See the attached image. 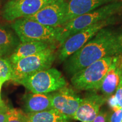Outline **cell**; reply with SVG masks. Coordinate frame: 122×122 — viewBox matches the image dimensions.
<instances>
[{
  "mask_svg": "<svg viewBox=\"0 0 122 122\" xmlns=\"http://www.w3.org/2000/svg\"><path fill=\"white\" fill-rule=\"evenodd\" d=\"M110 122H122V108L110 114Z\"/></svg>",
  "mask_w": 122,
  "mask_h": 122,
  "instance_id": "603a6c76",
  "label": "cell"
},
{
  "mask_svg": "<svg viewBox=\"0 0 122 122\" xmlns=\"http://www.w3.org/2000/svg\"><path fill=\"white\" fill-rule=\"evenodd\" d=\"M23 103L24 111L28 114L53 109L51 94H28L23 98Z\"/></svg>",
  "mask_w": 122,
  "mask_h": 122,
  "instance_id": "5bb4252c",
  "label": "cell"
},
{
  "mask_svg": "<svg viewBox=\"0 0 122 122\" xmlns=\"http://www.w3.org/2000/svg\"><path fill=\"white\" fill-rule=\"evenodd\" d=\"M53 109L72 118L78 109L82 98L72 88L65 86L51 93Z\"/></svg>",
  "mask_w": 122,
  "mask_h": 122,
  "instance_id": "30bf717a",
  "label": "cell"
},
{
  "mask_svg": "<svg viewBox=\"0 0 122 122\" xmlns=\"http://www.w3.org/2000/svg\"><path fill=\"white\" fill-rule=\"evenodd\" d=\"M115 95L116 97H117L119 104L120 106L121 107V108H122V76L121 79H120L118 88L116 90Z\"/></svg>",
  "mask_w": 122,
  "mask_h": 122,
  "instance_id": "cb8c5ba5",
  "label": "cell"
},
{
  "mask_svg": "<svg viewBox=\"0 0 122 122\" xmlns=\"http://www.w3.org/2000/svg\"><path fill=\"white\" fill-rule=\"evenodd\" d=\"M106 100L104 96L99 95L94 92L87 94L82 99L73 119L81 122H92Z\"/></svg>",
  "mask_w": 122,
  "mask_h": 122,
  "instance_id": "8fae6325",
  "label": "cell"
},
{
  "mask_svg": "<svg viewBox=\"0 0 122 122\" xmlns=\"http://www.w3.org/2000/svg\"><path fill=\"white\" fill-rule=\"evenodd\" d=\"M67 1H68V0H67Z\"/></svg>",
  "mask_w": 122,
  "mask_h": 122,
  "instance_id": "83f0119b",
  "label": "cell"
},
{
  "mask_svg": "<svg viewBox=\"0 0 122 122\" xmlns=\"http://www.w3.org/2000/svg\"><path fill=\"white\" fill-rule=\"evenodd\" d=\"M6 80L5 79H2V78H0V102L2 101L1 100V88H2V86L5 82L6 81Z\"/></svg>",
  "mask_w": 122,
  "mask_h": 122,
  "instance_id": "484cf974",
  "label": "cell"
},
{
  "mask_svg": "<svg viewBox=\"0 0 122 122\" xmlns=\"http://www.w3.org/2000/svg\"><path fill=\"white\" fill-rule=\"evenodd\" d=\"M20 44V40L16 33L5 27L0 26V46L9 50L15 49Z\"/></svg>",
  "mask_w": 122,
  "mask_h": 122,
  "instance_id": "e0dca14e",
  "label": "cell"
},
{
  "mask_svg": "<svg viewBox=\"0 0 122 122\" xmlns=\"http://www.w3.org/2000/svg\"><path fill=\"white\" fill-rule=\"evenodd\" d=\"M11 27L22 42L38 41L55 45L60 33V27H49L27 18L15 20Z\"/></svg>",
  "mask_w": 122,
  "mask_h": 122,
  "instance_id": "3957f363",
  "label": "cell"
},
{
  "mask_svg": "<svg viewBox=\"0 0 122 122\" xmlns=\"http://www.w3.org/2000/svg\"><path fill=\"white\" fill-rule=\"evenodd\" d=\"M122 76V53H120L113 57L112 62L99 88L107 98L115 93Z\"/></svg>",
  "mask_w": 122,
  "mask_h": 122,
  "instance_id": "7c38bea8",
  "label": "cell"
},
{
  "mask_svg": "<svg viewBox=\"0 0 122 122\" xmlns=\"http://www.w3.org/2000/svg\"><path fill=\"white\" fill-rule=\"evenodd\" d=\"M67 9V0H56L34 15L25 18L49 27H61L65 23Z\"/></svg>",
  "mask_w": 122,
  "mask_h": 122,
  "instance_id": "9c48e42d",
  "label": "cell"
},
{
  "mask_svg": "<svg viewBox=\"0 0 122 122\" xmlns=\"http://www.w3.org/2000/svg\"><path fill=\"white\" fill-rule=\"evenodd\" d=\"M112 58L113 57L103 58L75 74L71 79L74 87L81 91L98 90Z\"/></svg>",
  "mask_w": 122,
  "mask_h": 122,
  "instance_id": "8992f818",
  "label": "cell"
},
{
  "mask_svg": "<svg viewBox=\"0 0 122 122\" xmlns=\"http://www.w3.org/2000/svg\"><path fill=\"white\" fill-rule=\"evenodd\" d=\"M119 1H122V0H68L65 23L105 5Z\"/></svg>",
  "mask_w": 122,
  "mask_h": 122,
  "instance_id": "4fadbf2b",
  "label": "cell"
},
{
  "mask_svg": "<svg viewBox=\"0 0 122 122\" xmlns=\"http://www.w3.org/2000/svg\"><path fill=\"white\" fill-rule=\"evenodd\" d=\"M107 103L110 108L113 111H118L119 109H122L121 107L119 104L115 94H112V95L110 96L107 98Z\"/></svg>",
  "mask_w": 122,
  "mask_h": 122,
  "instance_id": "44dd1931",
  "label": "cell"
},
{
  "mask_svg": "<svg viewBox=\"0 0 122 122\" xmlns=\"http://www.w3.org/2000/svg\"><path fill=\"white\" fill-rule=\"evenodd\" d=\"M122 10V1L105 5L74 18L60 27L57 42L60 46L70 37L80 30L106 20Z\"/></svg>",
  "mask_w": 122,
  "mask_h": 122,
  "instance_id": "7a4b0ae2",
  "label": "cell"
},
{
  "mask_svg": "<svg viewBox=\"0 0 122 122\" xmlns=\"http://www.w3.org/2000/svg\"><path fill=\"white\" fill-rule=\"evenodd\" d=\"M0 7H1V2H0Z\"/></svg>",
  "mask_w": 122,
  "mask_h": 122,
  "instance_id": "4316f807",
  "label": "cell"
},
{
  "mask_svg": "<svg viewBox=\"0 0 122 122\" xmlns=\"http://www.w3.org/2000/svg\"><path fill=\"white\" fill-rule=\"evenodd\" d=\"M29 122H70V118L52 109L28 114Z\"/></svg>",
  "mask_w": 122,
  "mask_h": 122,
  "instance_id": "2e32d148",
  "label": "cell"
},
{
  "mask_svg": "<svg viewBox=\"0 0 122 122\" xmlns=\"http://www.w3.org/2000/svg\"><path fill=\"white\" fill-rule=\"evenodd\" d=\"M56 58V46L53 45L37 54L21 59L12 65L11 80L18 83L30 75L50 68Z\"/></svg>",
  "mask_w": 122,
  "mask_h": 122,
  "instance_id": "277c9868",
  "label": "cell"
},
{
  "mask_svg": "<svg viewBox=\"0 0 122 122\" xmlns=\"http://www.w3.org/2000/svg\"><path fill=\"white\" fill-rule=\"evenodd\" d=\"M115 22V16H111L70 36L60 46L58 53V59L61 62H64L70 56L82 48L88 41L92 39L99 30Z\"/></svg>",
  "mask_w": 122,
  "mask_h": 122,
  "instance_id": "52a82bcc",
  "label": "cell"
},
{
  "mask_svg": "<svg viewBox=\"0 0 122 122\" xmlns=\"http://www.w3.org/2000/svg\"><path fill=\"white\" fill-rule=\"evenodd\" d=\"M9 50L7 49L6 48L0 46V58H1V57H2V56H4V55L6 53L8 52Z\"/></svg>",
  "mask_w": 122,
  "mask_h": 122,
  "instance_id": "d4e9b609",
  "label": "cell"
},
{
  "mask_svg": "<svg viewBox=\"0 0 122 122\" xmlns=\"http://www.w3.org/2000/svg\"><path fill=\"white\" fill-rule=\"evenodd\" d=\"M18 83L23 85L33 93H49L67 85L62 73L54 68L30 75Z\"/></svg>",
  "mask_w": 122,
  "mask_h": 122,
  "instance_id": "5b68a950",
  "label": "cell"
},
{
  "mask_svg": "<svg viewBox=\"0 0 122 122\" xmlns=\"http://www.w3.org/2000/svg\"><path fill=\"white\" fill-rule=\"evenodd\" d=\"M53 45L44 42H28L20 43L10 56L9 61L14 64L24 58L28 57L40 52Z\"/></svg>",
  "mask_w": 122,
  "mask_h": 122,
  "instance_id": "9a60e30c",
  "label": "cell"
},
{
  "mask_svg": "<svg viewBox=\"0 0 122 122\" xmlns=\"http://www.w3.org/2000/svg\"><path fill=\"white\" fill-rule=\"evenodd\" d=\"M9 110L8 106L4 102H0V122H6L7 117V111Z\"/></svg>",
  "mask_w": 122,
  "mask_h": 122,
  "instance_id": "7402d4cb",
  "label": "cell"
},
{
  "mask_svg": "<svg viewBox=\"0 0 122 122\" xmlns=\"http://www.w3.org/2000/svg\"><path fill=\"white\" fill-rule=\"evenodd\" d=\"M110 114L108 111L101 110L92 122H110Z\"/></svg>",
  "mask_w": 122,
  "mask_h": 122,
  "instance_id": "ffe728a7",
  "label": "cell"
},
{
  "mask_svg": "<svg viewBox=\"0 0 122 122\" xmlns=\"http://www.w3.org/2000/svg\"><path fill=\"white\" fill-rule=\"evenodd\" d=\"M6 122H29L28 114L18 109H9Z\"/></svg>",
  "mask_w": 122,
  "mask_h": 122,
  "instance_id": "ac0fdd59",
  "label": "cell"
},
{
  "mask_svg": "<svg viewBox=\"0 0 122 122\" xmlns=\"http://www.w3.org/2000/svg\"><path fill=\"white\" fill-rule=\"evenodd\" d=\"M122 53V33L103 28L64 61L66 72L72 76L96 61Z\"/></svg>",
  "mask_w": 122,
  "mask_h": 122,
  "instance_id": "6da1fadb",
  "label": "cell"
},
{
  "mask_svg": "<svg viewBox=\"0 0 122 122\" xmlns=\"http://www.w3.org/2000/svg\"><path fill=\"white\" fill-rule=\"evenodd\" d=\"M12 64L9 59L0 58V78L6 79L7 81L11 79Z\"/></svg>",
  "mask_w": 122,
  "mask_h": 122,
  "instance_id": "d6986e66",
  "label": "cell"
},
{
  "mask_svg": "<svg viewBox=\"0 0 122 122\" xmlns=\"http://www.w3.org/2000/svg\"><path fill=\"white\" fill-rule=\"evenodd\" d=\"M56 0H9L3 7L2 18L13 22L21 18L34 15Z\"/></svg>",
  "mask_w": 122,
  "mask_h": 122,
  "instance_id": "ba28073f",
  "label": "cell"
}]
</instances>
